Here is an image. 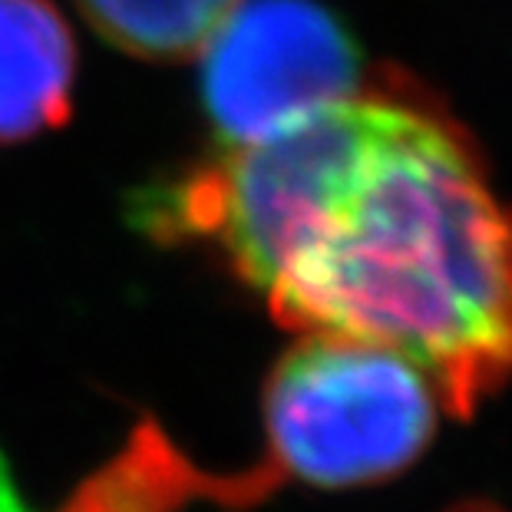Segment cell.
I'll use <instances>...</instances> for the list:
<instances>
[{"mask_svg":"<svg viewBox=\"0 0 512 512\" xmlns=\"http://www.w3.org/2000/svg\"><path fill=\"white\" fill-rule=\"evenodd\" d=\"M446 387L387 344L304 331L271 370L261 394L265 466L232 479L225 499L275 483L354 489L403 473L437 437Z\"/></svg>","mask_w":512,"mask_h":512,"instance_id":"obj_2","label":"cell"},{"mask_svg":"<svg viewBox=\"0 0 512 512\" xmlns=\"http://www.w3.org/2000/svg\"><path fill=\"white\" fill-rule=\"evenodd\" d=\"M76 43L50 0H0V149L73 113Z\"/></svg>","mask_w":512,"mask_h":512,"instance_id":"obj_4","label":"cell"},{"mask_svg":"<svg viewBox=\"0 0 512 512\" xmlns=\"http://www.w3.org/2000/svg\"><path fill=\"white\" fill-rule=\"evenodd\" d=\"M202 53V106L222 146L364 96L361 50L318 0H238Z\"/></svg>","mask_w":512,"mask_h":512,"instance_id":"obj_3","label":"cell"},{"mask_svg":"<svg viewBox=\"0 0 512 512\" xmlns=\"http://www.w3.org/2000/svg\"><path fill=\"white\" fill-rule=\"evenodd\" d=\"M265 298L291 328L413 357L460 407L512 367V209L450 123L364 93L341 106Z\"/></svg>","mask_w":512,"mask_h":512,"instance_id":"obj_1","label":"cell"},{"mask_svg":"<svg viewBox=\"0 0 512 512\" xmlns=\"http://www.w3.org/2000/svg\"><path fill=\"white\" fill-rule=\"evenodd\" d=\"M235 4L238 0H76L106 43L152 63L202 53Z\"/></svg>","mask_w":512,"mask_h":512,"instance_id":"obj_5","label":"cell"}]
</instances>
